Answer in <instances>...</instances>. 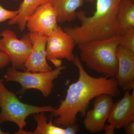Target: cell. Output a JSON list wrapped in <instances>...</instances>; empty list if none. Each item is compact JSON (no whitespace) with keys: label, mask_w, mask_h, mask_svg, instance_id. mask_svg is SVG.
Here are the masks:
<instances>
[{"label":"cell","mask_w":134,"mask_h":134,"mask_svg":"<svg viewBox=\"0 0 134 134\" xmlns=\"http://www.w3.org/2000/svg\"><path fill=\"white\" fill-rule=\"evenodd\" d=\"M94 1L96 2V10L92 15L87 16L82 10L77 12L80 25L64 29L77 45L118 35L121 0H85L86 2Z\"/></svg>","instance_id":"obj_2"},{"label":"cell","mask_w":134,"mask_h":134,"mask_svg":"<svg viewBox=\"0 0 134 134\" xmlns=\"http://www.w3.org/2000/svg\"><path fill=\"white\" fill-rule=\"evenodd\" d=\"M119 36L120 45L134 52V27L127 29Z\"/></svg>","instance_id":"obj_17"},{"label":"cell","mask_w":134,"mask_h":134,"mask_svg":"<svg viewBox=\"0 0 134 134\" xmlns=\"http://www.w3.org/2000/svg\"><path fill=\"white\" fill-rule=\"evenodd\" d=\"M125 91L121 99L113 103L107 118L109 125L104 129L105 134H114L115 129L123 128L134 121V89L132 93Z\"/></svg>","instance_id":"obj_7"},{"label":"cell","mask_w":134,"mask_h":134,"mask_svg":"<svg viewBox=\"0 0 134 134\" xmlns=\"http://www.w3.org/2000/svg\"><path fill=\"white\" fill-rule=\"evenodd\" d=\"M32 43V49L23 70L32 72H46L52 68L47 61L46 47L47 36L38 32L29 33Z\"/></svg>","instance_id":"obj_11"},{"label":"cell","mask_w":134,"mask_h":134,"mask_svg":"<svg viewBox=\"0 0 134 134\" xmlns=\"http://www.w3.org/2000/svg\"><path fill=\"white\" fill-rule=\"evenodd\" d=\"M0 36H1V34H0Z\"/></svg>","instance_id":"obj_23"},{"label":"cell","mask_w":134,"mask_h":134,"mask_svg":"<svg viewBox=\"0 0 134 134\" xmlns=\"http://www.w3.org/2000/svg\"><path fill=\"white\" fill-rule=\"evenodd\" d=\"M50 0H23L19 9V12L16 16L9 20V25H17L21 32L23 31L26 27V19L34 12L36 9L43 3Z\"/></svg>","instance_id":"obj_15"},{"label":"cell","mask_w":134,"mask_h":134,"mask_svg":"<svg viewBox=\"0 0 134 134\" xmlns=\"http://www.w3.org/2000/svg\"><path fill=\"white\" fill-rule=\"evenodd\" d=\"M74 62L79 70L78 80L70 85L65 99L51 113L57 117L54 124L63 127L76 123L79 113L82 117L85 116L89 103L97 96L106 94L117 97L120 93L115 78L105 75L97 78L91 76L85 71L78 56H75Z\"/></svg>","instance_id":"obj_1"},{"label":"cell","mask_w":134,"mask_h":134,"mask_svg":"<svg viewBox=\"0 0 134 134\" xmlns=\"http://www.w3.org/2000/svg\"><path fill=\"white\" fill-rule=\"evenodd\" d=\"M118 35L134 27V0H121L119 3Z\"/></svg>","instance_id":"obj_16"},{"label":"cell","mask_w":134,"mask_h":134,"mask_svg":"<svg viewBox=\"0 0 134 134\" xmlns=\"http://www.w3.org/2000/svg\"><path fill=\"white\" fill-rule=\"evenodd\" d=\"M96 98L93 109L86 112L83 121L85 128L92 133L100 132L104 130L113 103L112 97L107 94H100Z\"/></svg>","instance_id":"obj_10"},{"label":"cell","mask_w":134,"mask_h":134,"mask_svg":"<svg viewBox=\"0 0 134 134\" xmlns=\"http://www.w3.org/2000/svg\"><path fill=\"white\" fill-rule=\"evenodd\" d=\"M18 9L16 10H10L4 8L0 4V24L8 20H11L18 14Z\"/></svg>","instance_id":"obj_18"},{"label":"cell","mask_w":134,"mask_h":134,"mask_svg":"<svg viewBox=\"0 0 134 134\" xmlns=\"http://www.w3.org/2000/svg\"><path fill=\"white\" fill-rule=\"evenodd\" d=\"M127 134H134V121H131L123 127Z\"/></svg>","instance_id":"obj_20"},{"label":"cell","mask_w":134,"mask_h":134,"mask_svg":"<svg viewBox=\"0 0 134 134\" xmlns=\"http://www.w3.org/2000/svg\"><path fill=\"white\" fill-rule=\"evenodd\" d=\"M66 68V66H62L48 72H21L12 67L7 70L4 78L6 82L19 83L21 86V92L29 89H36L47 97L52 91L54 80L59 77Z\"/></svg>","instance_id":"obj_5"},{"label":"cell","mask_w":134,"mask_h":134,"mask_svg":"<svg viewBox=\"0 0 134 134\" xmlns=\"http://www.w3.org/2000/svg\"><path fill=\"white\" fill-rule=\"evenodd\" d=\"M118 61V71L115 77L118 86L123 90L134 89V52L120 45L116 51Z\"/></svg>","instance_id":"obj_12"},{"label":"cell","mask_w":134,"mask_h":134,"mask_svg":"<svg viewBox=\"0 0 134 134\" xmlns=\"http://www.w3.org/2000/svg\"><path fill=\"white\" fill-rule=\"evenodd\" d=\"M9 133L8 132H3L0 128V134H8Z\"/></svg>","instance_id":"obj_21"},{"label":"cell","mask_w":134,"mask_h":134,"mask_svg":"<svg viewBox=\"0 0 134 134\" xmlns=\"http://www.w3.org/2000/svg\"><path fill=\"white\" fill-rule=\"evenodd\" d=\"M34 118L37 123V127L33 132H28V134H75L79 130L76 123L65 127L58 126L53 123L52 115L49 122L44 112L33 114Z\"/></svg>","instance_id":"obj_13"},{"label":"cell","mask_w":134,"mask_h":134,"mask_svg":"<svg viewBox=\"0 0 134 134\" xmlns=\"http://www.w3.org/2000/svg\"><path fill=\"white\" fill-rule=\"evenodd\" d=\"M26 22L30 32H38L47 37L58 26L56 11L50 1L37 8L27 18Z\"/></svg>","instance_id":"obj_9"},{"label":"cell","mask_w":134,"mask_h":134,"mask_svg":"<svg viewBox=\"0 0 134 134\" xmlns=\"http://www.w3.org/2000/svg\"><path fill=\"white\" fill-rule=\"evenodd\" d=\"M14 1H19V0H14Z\"/></svg>","instance_id":"obj_22"},{"label":"cell","mask_w":134,"mask_h":134,"mask_svg":"<svg viewBox=\"0 0 134 134\" xmlns=\"http://www.w3.org/2000/svg\"><path fill=\"white\" fill-rule=\"evenodd\" d=\"M1 34L2 38L0 40V50L9 56L12 68L23 69L33 47L29 34L24 35L21 39H18L15 33L9 29L3 31Z\"/></svg>","instance_id":"obj_6"},{"label":"cell","mask_w":134,"mask_h":134,"mask_svg":"<svg viewBox=\"0 0 134 134\" xmlns=\"http://www.w3.org/2000/svg\"><path fill=\"white\" fill-rule=\"evenodd\" d=\"M76 44L72 37L58 25L47 36V59L50 61L55 59H66L74 62L75 55L73 51Z\"/></svg>","instance_id":"obj_8"},{"label":"cell","mask_w":134,"mask_h":134,"mask_svg":"<svg viewBox=\"0 0 134 134\" xmlns=\"http://www.w3.org/2000/svg\"><path fill=\"white\" fill-rule=\"evenodd\" d=\"M10 63L9 56L4 52L0 50V69L7 66Z\"/></svg>","instance_id":"obj_19"},{"label":"cell","mask_w":134,"mask_h":134,"mask_svg":"<svg viewBox=\"0 0 134 134\" xmlns=\"http://www.w3.org/2000/svg\"><path fill=\"white\" fill-rule=\"evenodd\" d=\"M0 124L10 121L19 127L15 133L24 134V128L27 123L26 120L29 115L42 112L52 113L55 108L51 105L38 106L25 104L19 100L15 93L5 87L3 80L0 79Z\"/></svg>","instance_id":"obj_4"},{"label":"cell","mask_w":134,"mask_h":134,"mask_svg":"<svg viewBox=\"0 0 134 134\" xmlns=\"http://www.w3.org/2000/svg\"><path fill=\"white\" fill-rule=\"evenodd\" d=\"M120 37L117 35L78 45L81 59L89 68L115 78L118 68L116 51Z\"/></svg>","instance_id":"obj_3"},{"label":"cell","mask_w":134,"mask_h":134,"mask_svg":"<svg viewBox=\"0 0 134 134\" xmlns=\"http://www.w3.org/2000/svg\"><path fill=\"white\" fill-rule=\"evenodd\" d=\"M57 14V22H71L77 18V9L81 7L85 0H50Z\"/></svg>","instance_id":"obj_14"}]
</instances>
